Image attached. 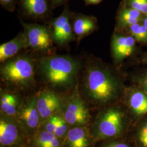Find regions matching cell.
<instances>
[{"label":"cell","mask_w":147,"mask_h":147,"mask_svg":"<svg viewBox=\"0 0 147 147\" xmlns=\"http://www.w3.org/2000/svg\"><path fill=\"white\" fill-rule=\"evenodd\" d=\"M136 42L130 34L115 32L112 37L111 44L112 57L115 63L119 64L136 53Z\"/></svg>","instance_id":"obj_11"},{"label":"cell","mask_w":147,"mask_h":147,"mask_svg":"<svg viewBox=\"0 0 147 147\" xmlns=\"http://www.w3.org/2000/svg\"><path fill=\"white\" fill-rule=\"evenodd\" d=\"M36 93L24 96L15 118L26 130L30 138L40 129L41 125L40 116L36 104Z\"/></svg>","instance_id":"obj_7"},{"label":"cell","mask_w":147,"mask_h":147,"mask_svg":"<svg viewBox=\"0 0 147 147\" xmlns=\"http://www.w3.org/2000/svg\"><path fill=\"white\" fill-rule=\"evenodd\" d=\"M27 47L26 38L22 33L8 42L0 46V61L1 63L16 56L21 50Z\"/></svg>","instance_id":"obj_17"},{"label":"cell","mask_w":147,"mask_h":147,"mask_svg":"<svg viewBox=\"0 0 147 147\" xmlns=\"http://www.w3.org/2000/svg\"><path fill=\"white\" fill-rule=\"evenodd\" d=\"M30 139L15 118L0 114V147H30Z\"/></svg>","instance_id":"obj_6"},{"label":"cell","mask_w":147,"mask_h":147,"mask_svg":"<svg viewBox=\"0 0 147 147\" xmlns=\"http://www.w3.org/2000/svg\"><path fill=\"white\" fill-rule=\"evenodd\" d=\"M125 87L120 74L98 59L87 64L78 84L92 111L121 101Z\"/></svg>","instance_id":"obj_1"},{"label":"cell","mask_w":147,"mask_h":147,"mask_svg":"<svg viewBox=\"0 0 147 147\" xmlns=\"http://www.w3.org/2000/svg\"><path fill=\"white\" fill-rule=\"evenodd\" d=\"M134 121L121 101L92 111L88 128L96 142L125 138Z\"/></svg>","instance_id":"obj_3"},{"label":"cell","mask_w":147,"mask_h":147,"mask_svg":"<svg viewBox=\"0 0 147 147\" xmlns=\"http://www.w3.org/2000/svg\"><path fill=\"white\" fill-rule=\"evenodd\" d=\"M131 80L132 84L139 87L147 94V69L134 74Z\"/></svg>","instance_id":"obj_24"},{"label":"cell","mask_w":147,"mask_h":147,"mask_svg":"<svg viewBox=\"0 0 147 147\" xmlns=\"http://www.w3.org/2000/svg\"><path fill=\"white\" fill-rule=\"evenodd\" d=\"M96 143L88 126H74L70 127L64 138L63 147H95Z\"/></svg>","instance_id":"obj_13"},{"label":"cell","mask_w":147,"mask_h":147,"mask_svg":"<svg viewBox=\"0 0 147 147\" xmlns=\"http://www.w3.org/2000/svg\"><path fill=\"white\" fill-rule=\"evenodd\" d=\"M121 101L134 122L147 115V94L139 87L131 84L125 87Z\"/></svg>","instance_id":"obj_8"},{"label":"cell","mask_w":147,"mask_h":147,"mask_svg":"<svg viewBox=\"0 0 147 147\" xmlns=\"http://www.w3.org/2000/svg\"><path fill=\"white\" fill-rule=\"evenodd\" d=\"M30 147H63V140L40 128L32 137Z\"/></svg>","instance_id":"obj_19"},{"label":"cell","mask_w":147,"mask_h":147,"mask_svg":"<svg viewBox=\"0 0 147 147\" xmlns=\"http://www.w3.org/2000/svg\"><path fill=\"white\" fill-rule=\"evenodd\" d=\"M1 3L2 5H5V6H8L11 5V3L13 2L14 0H0Z\"/></svg>","instance_id":"obj_28"},{"label":"cell","mask_w":147,"mask_h":147,"mask_svg":"<svg viewBox=\"0 0 147 147\" xmlns=\"http://www.w3.org/2000/svg\"><path fill=\"white\" fill-rule=\"evenodd\" d=\"M22 4L27 14L34 18H41L48 11L47 0H22Z\"/></svg>","instance_id":"obj_21"},{"label":"cell","mask_w":147,"mask_h":147,"mask_svg":"<svg viewBox=\"0 0 147 147\" xmlns=\"http://www.w3.org/2000/svg\"><path fill=\"white\" fill-rule=\"evenodd\" d=\"M73 28L74 34L81 40L96 30V20L92 16H78L74 19Z\"/></svg>","instance_id":"obj_20"},{"label":"cell","mask_w":147,"mask_h":147,"mask_svg":"<svg viewBox=\"0 0 147 147\" xmlns=\"http://www.w3.org/2000/svg\"><path fill=\"white\" fill-rule=\"evenodd\" d=\"M61 114L70 127L89 126L92 110L80 94L78 86L65 95Z\"/></svg>","instance_id":"obj_5"},{"label":"cell","mask_w":147,"mask_h":147,"mask_svg":"<svg viewBox=\"0 0 147 147\" xmlns=\"http://www.w3.org/2000/svg\"><path fill=\"white\" fill-rule=\"evenodd\" d=\"M144 16L130 7L125 6L121 8L117 16L116 32H123L132 25L142 22Z\"/></svg>","instance_id":"obj_15"},{"label":"cell","mask_w":147,"mask_h":147,"mask_svg":"<svg viewBox=\"0 0 147 147\" xmlns=\"http://www.w3.org/2000/svg\"><path fill=\"white\" fill-rule=\"evenodd\" d=\"M87 5H96L99 3L102 0H84Z\"/></svg>","instance_id":"obj_27"},{"label":"cell","mask_w":147,"mask_h":147,"mask_svg":"<svg viewBox=\"0 0 147 147\" xmlns=\"http://www.w3.org/2000/svg\"><path fill=\"white\" fill-rule=\"evenodd\" d=\"M126 138L134 147H147V115L132 124Z\"/></svg>","instance_id":"obj_18"},{"label":"cell","mask_w":147,"mask_h":147,"mask_svg":"<svg viewBox=\"0 0 147 147\" xmlns=\"http://www.w3.org/2000/svg\"><path fill=\"white\" fill-rule=\"evenodd\" d=\"M50 31L53 41L58 45H65L73 39L74 33L68 11H64L61 16L53 19Z\"/></svg>","instance_id":"obj_12"},{"label":"cell","mask_w":147,"mask_h":147,"mask_svg":"<svg viewBox=\"0 0 147 147\" xmlns=\"http://www.w3.org/2000/svg\"><path fill=\"white\" fill-rule=\"evenodd\" d=\"M142 23L147 28V15L144 16V18L143 19Z\"/></svg>","instance_id":"obj_29"},{"label":"cell","mask_w":147,"mask_h":147,"mask_svg":"<svg viewBox=\"0 0 147 147\" xmlns=\"http://www.w3.org/2000/svg\"><path fill=\"white\" fill-rule=\"evenodd\" d=\"M65 1V0H53V2L54 4L58 5V4H60V3H62L63 2H64Z\"/></svg>","instance_id":"obj_30"},{"label":"cell","mask_w":147,"mask_h":147,"mask_svg":"<svg viewBox=\"0 0 147 147\" xmlns=\"http://www.w3.org/2000/svg\"><path fill=\"white\" fill-rule=\"evenodd\" d=\"M24 96L20 93L0 88V114L16 118Z\"/></svg>","instance_id":"obj_14"},{"label":"cell","mask_w":147,"mask_h":147,"mask_svg":"<svg viewBox=\"0 0 147 147\" xmlns=\"http://www.w3.org/2000/svg\"><path fill=\"white\" fill-rule=\"evenodd\" d=\"M140 62L142 64L147 65V52L144 53L140 58Z\"/></svg>","instance_id":"obj_26"},{"label":"cell","mask_w":147,"mask_h":147,"mask_svg":"<svg viewBox=\"0 0 147 147\" xmlns=\"http://www.w3.org/2000/svg\"><path fill=\"white\" fill-rule=\"evenodd\" d=\"M125 6L140 11L144 16L147 15V0H125Z\"/></svg>","instance_id":"obj_25"},{"label":"cell","mask_w":147,"mask_h":147,"mask_svg":"<svg viewBox=\"0 0 147 147\" xmlns=\"http://www.w3.org/2000/svg\"><path fill=\"white\" fill-rule=\"evenodd\" d=\"M1 88L24 96L36 93L40 88L34 63L26 55L13 57L3 62L0 69Z\"/></svg>","instance_id":"obj_4"},{"label":"cell","mask_w":147,"mask_h":147,"mask_svg":"<svg viewBox=\"0 0 147 147\" xmlns=\"http://www.w3.org/2000/svg\"><path fill=\"white\" fill-rule=\"evenodd\" d=\"M40 87H47L66 94L73 91L79 82L80 64L68 56H52L39 62Z\"/></svg>","instance_id":"obj_2"},{"label":"cell","mask_w":147,"mask_h":147,"mask_svg":"<svg viewBox=\"0 0 147 147\" xmlns=\"http://www.w3.org/2000/svg\"><path fill=\"white\" fill-rule=\"evenodd\" d=\"M95 147H134L129 140L125 138H120L96 142Z\"/></svg>","instance_id":"obj_23"},{"label":"cell","mask_w":147,"mask_h":147,"mask_svg":"<svg viewBox=\"0 0 147 147\" xmlns=\"http://www.w3.org/2000/svg\"><path fill=\"white\" fill-rule=\"evenodd\" d=\"M66 94L47 87H42L38 90L36 93V104L41 123L53 115L61 113Z\"/></svg>","instance_id":"obj_9"},{"label":"cell","mask_w":147,"mask_h":147,"mask_svg":"<svg viewBox=\"0 0 147 147\" xmlns=\"http://www.w3.org/2000/svg\"><path fill=\"white\" fill-rule=\"evenodd\" d=\"M40 128L64 140L69 130L70 126L61 113H58L42 121Z\"/></svg>","instance_id":"obj_16"},{"label":"cell","mask_w":147,"mask_h":147,"mask_svg":"<svg viewBox=\"0 0 147 147\" xmlns=\"http://www.w3.org/2000/svg\"><path fill=\"white\" fill-rule=\"evenodd\" d=\"M22 25L27 47L40 52H47L51 50L53 41L51 31L47 27L25 23H23Z\"/></svg>","instance_id":"obj_10"},{"label":"cell","mask_w":147,"mask_h":147,"mask_svg":"<svg viewBox=\"0 0 147 147\" xmlns=\"http://www.w3.org/2000/svg\"><path fill=\"white\" fill-rule=\"evenodd\" d=\"M125 31L126 33L131 36L137 42L147 45V28L142 22L132 25Z\"/></svg>","instance_id":"obj_22"}]
</instances>
